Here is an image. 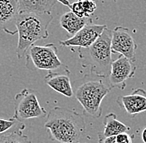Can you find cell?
<instances>
[{
	"instance_id": "cell-22",
	"label": "cell",
	"mask_w": 146,
	"mask_h": 143,
	"mask_svg": "<svg viewBox=\"0 0 146 143\" xmlns=\"http://www.w3.org/2000/svg\"><path fill=\"white\" fill-rule=\"evenodd\" d=\"M141 138H142V141L143 142L146 143V127L143 130L142 132V134H141Z\"/></svg>"
},
{
	"instance_id": "cell-7",
	"label": "cell",
	"mask_w": 146,
	"mask_h": 143,
	"mask_svg": "<svg viewBox=\"0 0 146 143\" xmlns=\"http://www.w3.org/2000/svg\"><path fill=\"white\" fill-rule=\"evenodd\" d=\"M138 45L127 27L118 26L111 32V53H119L135 62Z\"/></svg>"
},
{
	"instance_id": "cell-1",
	"label": "cell",
	"mask_w": 146,
	"mask_h": 143,
	"mask_svg": "<svg viewBox=\"0 0 146 143\" xmlns=\"http://www.w3.org/2000/svg\"><path fill=\"white\" fill-rule=\"evenodd\" d=\"M44 127L52 141L60 143H76L86 132L82 114L66 107H55L48 113Z\"/></svg>"
},
{
	"instance_id": "cell-3",
	"label": "cell",
	"mask_w": 146,
	"mask_h": 143,
	"mask_svg": "<svg viewBox=\"0 0 146 143\" xmlns=\"http://www.w3.org/2000/svg\"><path fill=\"white\" fill-rule=\"evenodd\" d=\"M111 32L106 27L88 48H78L83 67H89L91 75L107 79L111 67Z\"/></svg>"
},
{
	"instance_id": "cell-17",
	"label": "cell",
	"mask_w": 146,
	"mask_h": 143,
	"mask_svg": "<svg viewBox=\"0 0 146 143\" xmlns=\"http://www.w3.org/2000/svg\"><path fill=\"white\" fill-rule=\"evenodd\" d=\"M86 18H89L97 9L96 2L94 0H80Z\"/></svg>"
},
{
	"instance_id": "cell-12",
	"label": "cell",
	"mask_w": 146,
	"mask_h": 143,
	"mask_svg": "<svg viewBox=\"0 0 146 143\" xmlns=\"http://www.w3.org/2000/svg\"><path fill=\"white\" fill-rule=\"evenodd\" d=\"M18 13L17 0H0V31L9 33V26L13 23Z\"/></svg>"
},
{
	"instance_id": "cell-5",
	"label": "cell",
	"mask_w": 146,
	"mask_h": 143,
	"mask_svg": "<svg viewBox=\"0 0 146 143\" xmlns=\"http://www.w3.org/2000/svg\"><path fill=\"white\" fill-rule=\"evenodd\" d=\"M57 53V47L53 43L31 45L24 55L26 57L25 65L32 71H47L70 74L68 67L61 61Z\"/></svg>"
},
{
	"instance_id": "cell-11",
	"label": "cell",
	"mask_w": 146,
	"mask_h": 143,
	"mask_svg": "<svg viewBox=\"0 0 146 143\" xmlns=\"http://www.w3.org/2000/svg\"><path fill=\"white\" fill-rule=\"evenodd\" d=\"M116 102L130 115L146 111V94L144 90H138L131 94L121 96Z\"/></svg>"
},
{
	"instance_id": "cell-16",
	"label": "cell",
	"mask_w": 146,
	"mask_h": 143,
	"mask_svg": "<svg viewBox=\"0 0 146 143\" xmlns=\"http://www.w3.org/2000/svg\"><path fill=\"white\" fill-rule=\"evenodd\" d=\"M24 126L17 131L0 136V143H32L28 136L23 133Z\"/></svg>"
},
{
	"instance_id": "cell-2",
	"label": "cell",
	"mask_w": 146,
	"mask_h": 143,
	"mask_svg": "<svg viewBox=\"0 0 146 143\" xmlns=\"http://www.w3.org/2000/svg\"><path fill=\"white\" fill-rule=\"evenodd\" d=\"M53 19L51 13H18L14 19L18 41L16 54L18 59L23 58L27 49L36 42L49 36L48 27Z\"/></svg>"
},
{
	"instance_id": "cell-18",
	"label": "cell",
	"mask_w": 146,
	"mask_h": 143,
	"mask_svg": "<svg viewBox=\"0 0 146 143\" xmlns=\"http://www.w3.org/2000/svg\"><path fill=\"white\" fill-rule=\"evenodd\" d=\"M67 7L70 9L71 12H72L74 14H76V16H78L79 18H86L85 16V13H84V10L82 6V3L79 1H76V2H74L72 3H68L67 4Z\"/></svg>"
},
{
	"instance_id": "cell-10",
	"label": "cell",
	"mask_w": 146,
	"mask_h": 143,
	"mask_svg": "<svg viewBox=\"0 0 146 143\" xmlns=\"http://www.w3.org/2000/svg\"><path fill=\"white\" fill-rule=\"evenodd\" d=\"M69 74L66 72L49 71L44 77V82L56 92L67 98H72L74 92Z\"/></svg>"
},
{
	"instance_id": "cell-9",
	"label": "cell",
	"mask_w": 146,
	"mask_h": 143,
	"mask_svg": "<svg viewBox=\"0 0 146 143\" xmlns=\"http://www.w3.org/2000/svg\"><path fill=\"white\" fill-rule=\"evenodd\" d=\"M106 27V25L86 23L74 36L66 40L60 41L59 44L63 47L76 46L78 48H88L97 40Z\"/></svg>"
},
{
	"instance_id": "cell-6",
	"label": "cell",
	"mask_w": 146,
	"mask_h": 143,
	"mask_svg": "<svg viewBox=\"0 0 146 143\" xmlns=\"http://www.w3.org/2000/svg\"><path fill=\"white\" fill-rule=\"evenodd\" d=\"M47 112L41 106L36 92L30 89H24L14 97L13 118L18 122L27 119L45 117Z\"/></svg>"
},
{
	"instance_id": "cell-14",
	"label": "cell",
	"mask_w": 146,
	"mask_h": 143,
	"mask_svg": "<svg viewBox=\"0 0 146 143\" xmlns=\"http://www.w3.org/2000/svg\"><path fill=\"white\" fill-rule=\"evenodd\" d=\"M87 19L88 18H79L70 11L62 15L60 24L70 36H72L87 23Z\"/></svg>"
},
{
	"instance_id": "cell-19",
	"label": "cell",
	"mask_w": 146,
	"mask_h": 143,
	"mask_svg": "<svg viewBox=\"0 0 146 143\" xmlns=\"http://www.w3.org/2000/svg\"><path fill=\"white\" fill-rule=\"evenodd\" d=\"M14 124H15V119L13 117L10 119L0 118V134L6 132Z\"/></svg>"
},
{
	"instance_id": "cell-15",
	"label": "cell",
	"mask_w": 146,
	"mask_h": 143,
	"mask_svg": "<svg viewBox=\"0 0 146 143\" xmlns=\"http://www.w3.org/2000/svg\"><path fill=\"white\" fill-rule=\"evenodd\" d=\"M103 124H104V131L102 134L105 136H117L119 133L127 132L129 130V127L127 125L119 122L116 117V115L113 113H110L105 117Z\"/></svg>"
},
{
	"instance_id": "cell-21",
	"label": "cell",
	"mask_w": 146,
	"mask_h": 143,
	"mask_svg": "<svg viewBox=\"0 0 146 143\" xmlns=\"http://www.w3.org/2000/svg\"><path fill=\"white\" fill-rule=\"evenodd\" d=\"M98 142L99 143H116L115 136H105L102 133H98Z\"/></svg>"
},
{
	"instance_id": "cell-8",
	"label": "cell",
	"mask_w": 146,
	"mask_h": 143,
	"mask_svg": "<svg viewBox=\"0 0 146 143\" xmlns=\"http://www.w3.org/2000/svg\"><path fill=\"white\" fill-rule=\"evenodd\" d=\"M135 71L136 66L134 62L126 57L120 55L117 60L111 63L108 83L111 88L124 90L126 86L125 82L135 76Z\"/></svg>"
},
{
	"instance_id": "cell-23",
	"label": "cell",
	"mask_w": 146,
	"mask_h": 143,
	"mask_svg": "<svg viewBox=\"0 0 146 143\" xmlns=\"http://www.w3.org/2000/svg\"><path fill=\"white\" fill-rule=\"evenodd\" d=\"M76 1H79V0H68V2L70 3H74V2H76ZM95 2H97L98 0H94Z\"/></svg>"
},
{
	"instance_id": "cell-4",
	"label": "cell",
	"mask_w": 146,
	"mask_h": 143,
	"mask_svg": "<svg viewBox=\"0 0 146 143\" xmlns=\"http://www.w3.org/2000/svg\"><path fill=\"white\" fill-rule=\"evenodd\" d=\"M94 79L85 80L78 86L75 97L82 106L84 114L98 118L102 114L101 103L111 90L109 83L104 78L94 75Z\"/></svg>"
},
{
	"instance_id": "cell-13",
	"label": "cell",
	"mask_w": 146,
	"mask_h": 143,
	"mask_svg": "<svg viewBox=\"0 0 146 143\" xmlns=\"http://www.w3.org/2000/svg\"><path fill=\"white\" fill-rule=\"evenodd\" d=\"M18 13H51L52 9L58 0H17Z\"/></svg>"
},
{
	"instance_id": "cell-20",
	"label": "cell",
	"mask_w": 146,
	"mask_h": 143,
	"mask_svg": "<svg viewBox=\"0 0 146 143\" xmlns=\"http://www.w3.org/2000/svg\"><path fill=\"white\" fill-rule=\"evenodd\" d=\"M115 137H116V143H132V139L127 132L119 133L117 136H115Z\"/></svg>"
}]
</instances>
